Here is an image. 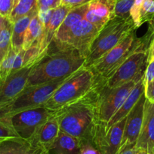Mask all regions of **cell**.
<instances>
[{"label":"cell","instance_id":"6da1fadb","mask_svg":"<svg viewBox=\"0 0 154 154\" xmlns=\"http://www.w3.org/2000/svg\"><path fill=\"white\" fill-rule=\"evenodd\" d=\"M86 57L75 49L57 48L53 42L46 54L31 68L26 87L66 78L84 66Z\"/></svg>","mask_w":154,"mask_h":154},{"label":"cell","instance_id":"7a4b0ae2","mask_svg":"<svg viewBox=\"0 0 154 154\" xmlns=\"http://www.w3.org/2000/svg\"><path fill=\"white\" fill-rule=\"evenodd\" d=\"M99 87L80 100L54 111L61 132L78 138L80 141L92 142L97 123L96 100Z\"/></svg>","mask_w":154,"mask_h":154},{"label":"cell","instance_id":"3957f363","mask_svg":"<svg viewBox=\"0 0 154 154\" xmlns=\"http://www.w3.org/2000/svg\"><path fill=\"white\" fill-rule=\"evenodd\" d=\"M100 82L91 69L83 66L68 78L45 102L44 106L51 111L80 100L97 88Z\"/></svg>","mask_w":154,"mask_h":154},{"label":"cell","instance_id":"277c9868","mask_svg":"<svg viewBox=\"0 0 154 154\" xmlns=\"http://www.w3.org/2000/svg\"><path fill=\"white\" fill-rule=\"evenodd\" d=\"M136 29L132 18L124 20L114 17L102 27L93 41L84 66L91 67Z\"/></svg>","mask_w":154,"mask_h":154},{"label":"cell","instance_id":"5b68a950","mask_svg":"<svg viewBox=\"0 0 154 154\" xmlns=\"http://www.w3.org/2000/svg\"><path fill=\"white\" fill-rule=\"evenodd\" d=\"M148 42L149 39L146 38H139L137 37L135 31H133L90 69L94 72L98 81L105 84L107 79L114 73L129 56L140 50H148L149 47H147Z\"/></svg>","mask_w":154,"mask_h":154},{"label":"cell","instance_id":"8992f818","mask_svg":"<svg viewBox=\"0 0 154 154\" xmlns=\"http://www.w3.org/2000/svg\"><path fill=\"white\" fill-rule=\"evenodd\" d=\"M70 76L45 84L26 87L8 105L0 111V117H11L21 111L42 106L53 93Z\"/></svg>","mask_w":154,"mask_h":154},{"label":"cell","instance_id":"52a82bcc","mask_svg":"<svg viewBox=\"0 0 154 154\" xmlns=\"http://www.w3.org/2000/svg\"><path fill=\"white\" fill-rule=\"evenodd\" d=\"M143 78H135L115 88H108L104 84H101L98 90L96 100L97 121L108 123L121 107L137 83Z\"/></svg>","mask_w":154,"mask_h":154},{"label":"cell","instance_id":"ba28073f","mask_svg":"<svg viewBox=\"0 0 154 154\" xmlns=\"http://www.w3.org/2000/svg\"><path fill=\"white\" fill-rule=\"evenodd\" d=\"M148 64V50H140L129 56L126 61L105 81L104 85L115 88L132 80L144 76Z\"/></svg>","mask_w":154,"mask_h":154},{"label":"cell","instance_id":"9c48e42d","mask_svg":"<svg viewBox=\"0 0 154 154\" xmlns=\"http://www.w3.org/2000/svg\"><path fill=\"white\" fill-rule=\"evenodd\" d=\"M126 117L110 127L107 123L97 121L93 131L92 143L100 154H116L120 149Z\"/></svg>","mask_w":154,"mask_h":154},{"label":"cell","instance_id":"30bf717a","mask_svg":"<svg viewBox=\"0 0 154 154\" xmlns=\"http://www.w3.org/2000/svg\"><path fill=\"white\" fill-rule=\"evenodd\" d=\"M100 30L90 21L83 19L72 27L63 43L52 42L57 48L77 50L87 58L90 46Z\"/></svg>","mask_w":154,"mask_h":154},{"label":"cell","instance_id":"8fae6325","mask_svg":"<svg viewBox=\"0 0 154 154\" xmlns=\"http://www.w3.org/2000/svg\"><path fill=\"white\" fill-rule=\"evenodd\" d=\"M54 111H51L44 105L17 113L11 117L14 129L19 137L29 140L37 129L45 123Z\"/></svg>","mask_w":154,"mask_h":154},{"label":"cell","instance_id":"7c38bea8","mask_svg":"<svg viewBox=\"0 0 154 154\" xmlns=\"http://www.w3.org/2000/svg\"><path fill=\"white\" fill-rule=\"evenodd\" d=\"M146 99L144 93L126 117L123 139L118 151L136 144L142 127Z\"/></svg>","mask_w":154,"mask_h":154},{"label":"cell","instance_id":"4fadbf2b","mask_svg":"<svg viewBox=\"0 0 154 154\" xmlns=\"http://www.w3.org/2000/svg\"><path fill=\"white\" fill-rule=\"evenodd\" d=\"M135 147L148 154H154V103L146 99L144 120Z\"/></svg>","mask_w":154,"mask_h":154},{"label":"cell","instance_id":"5bb4252c","mask_svg":"<svg viewBox=\"0 0 154 154\" xmlns=\"http://www.w3.org/2000/svg\"><path fill=\"white\" fill-rule=\"evenodd\" d=\"M117 0H92L89 2L85 18L102 29V27L114 17Z\"/></svg>","mask_w":154,"mask_h":154},{"label":"cell","instance_id":"9a60e30c","mask_svg":"<svg viewBox=\"0 0 154 154\" xmlns=\"http://www.w3.org/2000/svg\"><path fill=\"white\" fill-rule=\"evenodd\" d=\"M60 126L55 112L37 129L29 141L46 152L54 144L60 133Z\"/></svg>","mask_w":154,"mask_h":154},{"label":"cell","instance_id":"2e32d148","mask_svg":"<svg viewBox=\"0 0 154 154\" xmlns=\"http://www.w3.org/2000/svg\"><path fill=\"white\" fill-rule=\"evenodd\" d=\"M71 9L72 8L68 6L61 5L60 7L54 10L51 20L49 23L45 26L44 32L40 38L41 56L39 59L42 58L47 53L48 47L54 40L56 32L57 31Z\"/></svg>","mask_w":154,"mask_h":154},{"label":"cell","instance_id":"e0dca14e","mask_svg":"<svg viewBox=\"0 0 154 154\" xmlns=\"http://www.w3.org/2000/svg\"><path fill=\"white\" fill-rule=\"evenodd\" d=\"M0 154H48V152L20 137L0 141Z\"/></svg>","mask_w":154,"mask_h":154},{"label":"cell","instance_id":"ac0fdd59","mask_svg":"<svg viewBox=\"0 0 154 154\" xmlns=\"http://www.w3.org/2000/svg\"><path fill=\"white\" fill-rule=\"evenodd\" d=\"M88 7L89 3H87V4L78 6V7L72 8L69 11L68 14L65 17L64 20L63 21L60 26L56 32L55 36H54V38L53 40L54 43L61 44L64 42L68 33L72 29V27L85 18V15L87 10H88Z\"/></svg>","mask_w":154,"mask_h":154},{"label":"cell","instance_id":"d6986e66","mask_svg":"<svg viewBox=\"0 0 154 154\" xmlns=\"http://www.w3.org/2000/svg\"><path fill=\"white\" fill-rule=\"evenodd\" d=\"M144 90H145V86H144V78H143L142 79L140 80L137 83L135 87L132 89V90L130 92V93L127 96V98L124 101L121 107L119 108L118 111L113 116L112 118L110 120V121L107 123V126L110 127L112 125L117 123V122L126 118L128 114H129V113L132 111L134 106L138 102L141 96L144 94Z\"/></svg>","mask_w":154,"mask_h":154},{"label":"cell","instance_id":"ffe728a7","mask_svg":"<svg viewBox=\"0 0 154 154\" xmlns=\"http://www.w3.org/2000/svg\"><path fill=\"white\" fill-rule=\"evenodd\" d=\"M48 154H81V141L78 138L60 131Z\"/></svg>","mask_w":154,"mask_h":154},{"label":"cell","instance_id":"44dd1931","mask_svg":"<svg viewBox=\"0 0 154 154\" xmlns=\"http://www.w3.org/2000/svg\"><path fill=\"white\" fill-rule=\"evenodd\" d=\"M38 12V8L37 7L33 9L29 14L23 17L22 18L17 20L14 23L11 38V48L17 53H19L21 50L23 49V42L26 32L30 21L37 14Z\"/></svg>","mask_w":154,"mask_h":154},{"label":"cell","instance_id":"7402d4cb","mask_svg":"<svg viewBox=\"0 0 154 154\" xmlns=\"http://www.w3.org/2000/svg\"><path fill=\"white\" fill-rule=\"evenodd\" d=\"M45 26L39 20L38 14L30 21L26 32L23 42V49L27 50L38 39L41 38L44 32Z\"/></svg>","mask_w":154,"mask_h":154},{"label":"cell","instance_id":"603a6c76","mask_svg":"<svg viewBox=\"0 0 154 154\" xmlns=\"http://www.w3.org/2000/svg\"><path fill=\"white\" fill-rule=\"evenodd\" d=\"M38 7V0H18L14 6L8 19L14 23L17 20L29 14Z\"/></svg>","mask_w":154,"mask_h":154},{"label":"cell","instance_id":"cb8c5ba5","mask_svg":"<svg viewBox=\"0 0 154 154\" xmlns=\"http://www.w3.org/2000/svg\"><path fill=\"white\" fill-rule=\"evenodd\" d=\"M14 23L11 22L8 17L5 18L4 24L0 30V51L6 56L11 48V38L13 32Z\"/></svg>","mask_w":154,"mask_h":154},{"label":"cell","instance_id":"d4e9b609","mask_svg":"<svg viewBox=\"0 0 154 154\" xmlns=\"http://www.w3.org/2000/svg\"><path fill=\"white\" fill-rule=\"evenodd\" d=\"M17 54L18 53H17L13 48H11L5 58L3 59L0 65V81H5L11 75L14 60Z\"/></svg>","mask_w":154,"mask_h":154},{"label":"cell","instance_id":"484cf974","mask_svg":"<svg viewBox=\"0 0 154 154\" xmlns=\"http://www.w3.org/2000/svg\"><path fill=\"white\" fill-rule=\"evenodd\" d=\"M135 0H117L114 8V17L124 20L130 19L131 9Z\"/></svg>","mask_w":154,"mask_h":154},{"label":"cell","instance_id":"4316f807","mask_svg":"<svg viewBox=\"0 0 154 154\" xmlns=\"http://www.w3.org/2000/svg\"><path fill=\"white\" fill-rule=\"evenodd\" d=\"M19 137L14 129L11 117H0V140Z\"/></svg>","mask_w":154,"mask_h":154},{"label":"cell","instance_id":"83f0119b","mask_svg":"<svg viewBox=\"0 0 154 154\" xmlns=\"http://www.w3.org/2000/svg\"><path fill=\"white\" fill-rule=\"evenodd\" d=\"M154 20V0H144L141 9V26L146 22L150 23Z\"/></svg>","mask_w":154,"mask_h":154},{"label":"cell","instance_id":"f1b7e54d","mask_svg":"<svg viewBox=\"0 0 154 154\" xmlns=\"http://www.w3.org/2000/svg\"><path fill=\"white\" fill-rule=\"evenodd\" d=\"M144 0H135L133 6L131 9V17L135 23V27L137 29L141 26V22H140V14H141V9Z\"/></svg>","mask_w":154,"mask_h":154},{"label":"cell","instance_id":"f546056e","mask_svg":"<svg viewBox=\"0 0 154 154\" xmlns=\"http://www.w3.org/2000/svg\"><path fill=\"white\" fill-rule=\"evenodd\" d=\"M14 6V0H0V14L8 17Z\"/></svg>","mask_w":154,"mask_h":154},{"label":"cell","instance_id":"4dcf8cb0","mask_svg":"<svg viewBox=\"0 0 154 154\" xmlns=\"http://www.w3.org/2000/svg\"><path fill=\"white\" fill-rule=\"evenodd\" d=\"M62 5V0H38V8L54 10Z\"/></svg>","mask_w":154,"mask_h":154},{"label":"cell","instance_id":"1f68e13d","mask_svg":"<svg viewBox=\"0 0 154 154\" xmlns=\"http://www.w3.org/2000/svg\"><path fill=\"white\" fill-rule=\"evenodd\" d=\"M81 154H100L91 141H81Z\"/></svg>","mask_w":154,"mask_h":154},{"label":"cell","instance_id":"d6a6232c","mask_svg":"<svg viewBox=\"0 0 154 154\" xmlns=\"http://www.w3.org/2000/svg\"><path fill=\"white\" fill-rule=\"evenodd\" d=\"M154 81V60L147 64L144 76V86Z\"/></svg>","mask_w":154,"mask_h":154},{"label":"cell","instance_id":"836d02e7","mask_svg":"<svg viewBox=\"0 0 154 154\" xmlns=\"http://www.w3.org/2000/svg\"><path fill=\"white\" fill-rule=\"evenodd\" d=\"M54 10L52 9H46V8H40L38 9V16L39 20L42 21L44 26H46L47 24L49 23L50 20H51V16Z\"/></svg>","mask_w":154,"mask_h":154},{"label":"cell","instance_id":"e575fe53","mask_svg":"<svg viewBox=\"0 0 154 154\" xmlns=\"http://www.w3.org/2000/svg\"><path fill=\"white\" fill-rule=\"evenodd\" d=\"M24 54H25V50L23 49L17 54L16 58L14 60V63L13 69H12L11 73L17 72V71L20 70L22 68H23V57Z\"/></svg>","mask_w":154,"mask_h":154},{"label":"cell","instance_id":"d590c367","mask_svg":"<svg viewBox=\"0 0 154 154\" xmlns=\"http://www.w3.org/2000/svg\"><path fill=\"white\" fill-rule=\"evenodd\" d=\"M90 1H92V0H62V5L72 8L87 4V3L90 2Z\"/></svg>","mask_w":154,"mask_h":154},{"label":"cell","instance_id":"8d00e7d4","mask_svg":"<svg viewBox=\"0 0 154 154\" xmlns=\"http://www.w3.org/2000/svg\"><path fill=\"white\" fill-rule=\"evenodd\" d=\"M144 94L149 101L154 103V81L145 85Z\"/></svg>","mask_w":154,"mask_h":154},{"label":"cell","instance_id":"74e56055","mask_svg":"<svg viewBox=\"0 0 154 154\" xmlns=\"http://www.w3.org/2000/svg\"><path fill=\"white\" fill-rule=\"evenodd\" d=\"M138 150L136 148L135 145H132L126 147L123 150H120L116 154H138Z\"/></svg>","mask_w":154,"mask_h":154},{"label":"cell","instance_id":"f35d334b","mask_svg":"<svg viewBox=\"0 0 154 154\" xmlns=\"http://www.w3.org/2000/svg\"><path fill=\"white\" fill-rule=\"evenodd\" d=\"M154 60V34L148 48V63Z\"/></svg>","mask_w":154,"mask_h":154},{"label":"cell","instance_id":"ab89813d","mask_svg":"<svg viewBox=\"0 0 154 154\" xmlns=\"http://www.w3.org/2000/svg\"><path fill=\"white\" fill-rule=\"evenodd\" d=\"M5 55H3V54H2V52H1V51H0V65H1L3 59L5 58Z\"/></svg>","mask_w":154,"mask_h":154},{"label":"cell","instance_id":"60d3db41","mask_svg":"<svg viewBox=\"0 0 154 154\" xmlns=\"http://www.w3.org/2000/svg\"><path fill=\"white\" fill-rule=\"evenodd\" d=\"M138 154H148V153H147V152L144 151V150H138Z\"/></svg>","mask_w":154,"mask_h":154},{"label":"cell","instance_id":"b9f144b4","mask_svg":"<svg viewBox=\"0 0 154 154\" xmlns=\"http://www.w3.org/2000/svg\"><path fill=\"white\" fill-rule=\"evenodd\" d=\"M4 19H5V17H3L2 15L0 14V24H1L2 23V21L4 20Z\"/></svg>","mask_w":154,"mask_h":154},{"label":"cell","instance_id":"7bdbcfd3","mask_svg":"<svg viewBox=\"0 0 154 154\" xmlns=\"http://www.w3.org/2000/svg\"><path fill=\"white\" fill-rule=\"evenodd\" d=\"M150 23V25L152 26V28H153V31H154V20H153L151 21V22Z\"/></svg>","mask_w":154,"mask_h":154},{"label":"cell","instance_id":"ee69618b","mask_svg":"<svg viewBox=\"0 0 154 154\" xmlns=\"http://www.w3.org/2000/svg\"><path fill=\"white\" fill-rule=\"evenodd\" d=\"M4 20H5V19H4ZM4 20L2 21V23L1 24H0V30H1V29L2 28V26H3V24H4Z\"/></svg>","mask_w":154,"mask_h":154},{"label":"cell","instance_id":"f6af8a7d","mask_svg":"<svg viewBox=\"0 0 154 154\" xmlns=\"http://www.w3.org/2000/svg\"><path fill=\"white\" fill-rule=\"evenodd\" d=\"M17 1H18V0H14V5L16 4V2H17Z\"/></svg>","mask_w":154,"mask_h":154},{"label":"cell","instance_id":"bcb514c9","mask_svg":"<svg viewBox=\"0 0 154 154\" xmlns=\"http://www.w3.org/2000/svg\"><path fill=\"white\" fill-rule=\"evenodd\" d=\"M0 141H1V140H0Z\"/></svg>","mask_w":154,"mask_h":154}]
</instances>
